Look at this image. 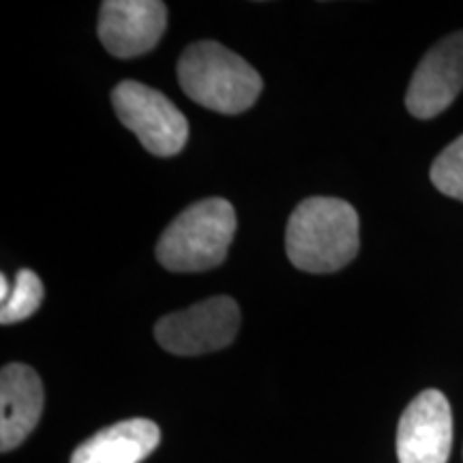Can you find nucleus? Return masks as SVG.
<instances>
[{
	"label": "nucleus",
	"instance_id": "7ed1b4c3",
	"mask_svg": "<svg viewBox=\"0 0 463 463\" xmlns=\"http://www.w3.org/2000/svg\"><path fill=\"white\" fill-rule=\"evenodd\" d=\"M236 213L223 198L195 202L167 225L157 260L172 273H202L219 266L234 241Z\"/></svg>",
	"mask_w": 463,
	"mask_h": 463
},
{
	"label": "nucleus",
	"instance_id": "9d476101",
	"mask_svg": "<svg viewBox=\"0 0 463 463\" xmlns=\"http://www.w3.org/2000/svg\"><path fill=\"white\" fill-rule=\"evenodd\" d=\"M161 431L148 419L120 420L73 450L71 463H142L159 447Z\"/></svg>",
	"mask_w": 463,
	"mask_h": 463
},
{
	"label": "nucleus",
	"instance_id": "ddd939ff",
	"mask_svg": "<svg viewBox=\"0 0 463 463\" xmlns=\"http://www.w3.org/2000/svg\"><path fill=\"white\" fill-rule=\"evenodd\" d=\"M9 294H11V286H9V281H7V277H0V300H7L9 298Z\"/></svg>",
	"mask_w": 463,
	"mask_h": 463
},
{
	"label": "nucleus",
	"instance_id": "f8f14e48",
	"mask_svg": "<svg viewBox=\"0 0 463 463\" xmlns=\"http://www.w3.org/2000/svg\"><path fill=\"white\" fill-rule=\"evenodd\" d=\"M431 183L444 195L463 202V136L449 144L433 161Z\"/></svg>",
	"mask_w": 463,
	"mask_h": 463
},
{
	"label": "nucleus",
	"instance_id": "1a4fd4ad",
	"mask_svg": "<svg viewBox=\"0 0 463 463\" xmlns=\"http://www.w3.org/2000/svg\"><path fill=\"white\" fill-rule=\"evenodd\" d=\"M43 414V384L28 364L11 363L0 373V450L9 453L31 436Z\"/></svg>",
	"mask_w": 463,
	"mask_h": 463
},
{
	"label": "nucleus",
	"instance_id": "423d86ee",
	"mask_svg": "<svg viewBox=\"0 0 463 463\" xmlns=\"http://www.w3.org/2000/svg\"><path fill=\"white\" fill-rule=\"evenodd\" d=\"M453 447L449 399L436 389L422 391L405 408L397 430L399 463H447Z\"/></svg>",
	"mask_w": 463,
	"mask_h": 463
},
{
	"label": "nucleus",
	"instance_id": "0eeeda50",
	"mask_svg": "<svg viewBox=\"0 0 463 463\" xmlns=\"http://www.w3.org/2000/svg\"><path fill=\"white\" fill-rule=\"evenodd\" d=\"M463 89V31L433 45L416 67L405 106L416 118H433L457 99Z\"/></svg>",
	"mask_w": 463,
	"mask_h": 463
},
{
	"label": "nucleus",
	"instance_id": "39448f33",
	"mask_svg": "<svg viewBox=\"0 0 463 463\" xmlns=\"http://www.w3.org/2000/svg\"><path fill=\"white\" fill-rule=\"evenodd\" d=\"M241 326V309L234 298L213 297L161 317L155 339L176 356H198L217 352L234 341Z\"/></svg>",
	"mask_w": 463,
	"mask_h": 463
},
{
	"label": "nucleus",
	"instance_id": "9b49d317",
	"mask_svg": "<svg viewBox=\"0 0 463 463\" xmlns=\"http://www.w3.org/2000/svg\"><path fill=\"white\" fill-rule=\"evenodd\" d=\"M42 303L43 283L37 277V273H33L28 269L17 270L9 298L5 300L3 309H0V322L7 326V324L26 320V317H31L42 307Z\"/></svg>",
	"mask_w": 463,
	"mask_h": 463
},
{
	"label": "nucleus",
	"instance_id": "f257e3e1",
	"mask_svg": "<svg viewBox=\"0 0 463 463\" xmlns=\"http://www.w3.org/2000/svg\"><path fill=\"white\" fill-rule=\"evenodd\" d=\"M358 245L354 206L339 198H307L288 222V258L305 273L341 270L356 258Z\"/></svg>",
	"mask_w": 463,
	"mask_h": 463
},
{
	"label": "nucleus",
	"instance_id": "20e7f679",
	"mask_svg": "<svg viewBox=\"0 0 463 463\" xmlns=\"http://www.w3.org/2000/svg\"><path fill=\"white\" fill-rule=\"evenodd\" d=\"M116 116L157 157H172L187 144L189 125L181 109L164 92L125 80L112 90Z\"/></svg>",
	"mask_w": 463,
	"mask_h": 463
},
{
	"label": "nucleus",
	"instance_id": "6e6552de",
	"mask_svg": "<svg viewBox=\"0 0 463 463\" xmlns=\"http://www.w3.org/2000/svg\"><path fill=\"white\" fill-rule=\"evenodd\" d=\"M167 9L159 0H106L99 11V39L116 58L146 54L164 37Z\"/></svg>",
	"mask_w": 463,
	"mask_h": 463
},
{
	"label": "nucleus",
	"instance_id": "f03ea898",
	"mask_svg": "<svg viewBox=\"0 0 463 463\" xmlns=\"http://www.w3.org/2000/svg\"><path fill=\"white\" fill-rule=\"evenodd\" d=\"M178 84L189 99L219 114L245 112L262 92L256 69L217 42H198L183 52Z\"/></svg>",
	"mask_w": 463,
	"mask_h": 463
}]
</instances>
